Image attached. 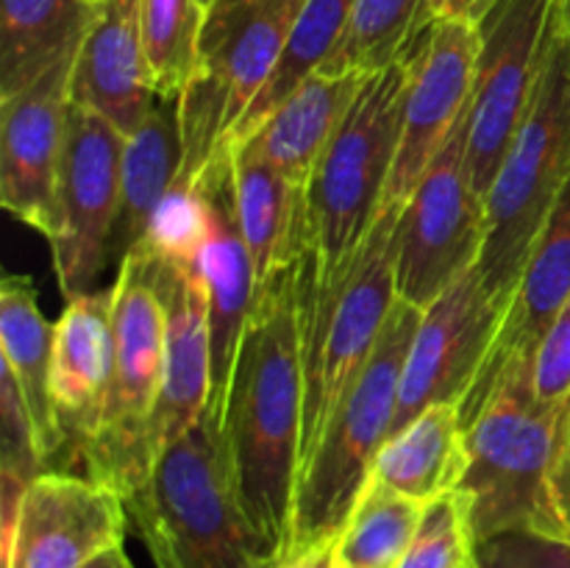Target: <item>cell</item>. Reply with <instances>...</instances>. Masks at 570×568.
Returning <instances> with one entry per match:
<instances>
[{
  "label": "cell",
  "instance_id": "cell-30",
  "mask_svg": "<svg viewBox=\"0 0 570 568\" xmlns=\"http://www.w3.org/2000/svg\"><path fill=\"white\" fill-rule=\"evenodd\" d=\"M426 505L367 479L337 538L340 568H395L410 549Z\"/></svg>",
  "mask_w": 570,
  "mask_h": 568
},
{
  "label": "cell",
  "instance_id": "cell-39",
  "mask_svg": "<svg viewBox=\"0 0 570 568\" xmlns=\"http://www.w3.org/2000/svg\"><path fill=\"white\" fill-rule=\"evenodd\" d=\"M87 568H137V566H134L131 557L126 555V549H122V546H115V549H109V551H104L100 557H95Z\"/></svg>",
  "mask_w": 570,
  "mask_h": 568
},
{
  "label": "cell",
  "instance_id": "cell-24",
  "mask_svg": "<svg viewBox=\"0 0 570 568\" xmlns=\"http://www.w3.org/2000/svg\"><path fill=\"white\" fill-rule=\"evenodd\" d=\"M53 323L39 310V290L31 276L6 273L0 278V360L11 368L37 429L42 460L67 449V434L50 393Z\"/></svg>",
  "mask_w": 570,
  "mask_h": 568
},
{
  "label": "cell",
  "instance_id": "cell-10",
  "mask_svg": "<svg viewBox=\"0 0 570 568\" xmlns=\"http://www.w3.org/2000/svg\"><path fill=\"white\" fill-rule=\"evenodd\" d=\"M557 0H495L476 22L479 59L468 109L465 161L488 198L493 178L532 106L546 65Z\"/></svg>",
  "mask_w": 570,
  "mask_h": 568
},
{
  "label": "cell",
  "instance_id": "cell-36",
  "mask_svg": "<svg viewBox=\"0 0 570 568\" xmlns=\"http://www.w3.org/2000/svg\"><path fill=\"white\" fill-rule=\"evenodd\" d=\"M534 393L543 404H557L570 395V298L534 356Z\"/></svg>",
  "mask_w": 570,
  "mask_h": 568
},
{
  "label": "cell",
  "instance_id": "cell-5",
  "mask_svg": "<svg viewBox=\"0 0 570 568\" xmlns=\"http://www.w3.org/2000/svg\"><path fill=\"white\" fill-rule=\"evenodd\" d=\"M570 182V37L557 3L532 106L501 161L488 198L479 276L501 312L510 306L529 251Z\"/></svg>",
  "mask_w": 570,
  "mask_h": 568
},
{
  "label": "cell",
  "instance_id": "cell-2",
  "mask_svg": "<svg viewBox=\"0 0 570 568\" xmlns=\"http://www.w3.org/2000/svg\"><path fill=\"white\" fill-rule=\"evenodd\" d=\"M401 204H387L343 273L317 278L309 256L298 259V321L304 360V427L298 471L321 443L328 421L360 382L399 301Z\"/></svg>",
  "mask_w": 570,
  "mask_h": 568
},
{
  "label": "cell",
  "instance_id": "cell-3",
  "mask_svg": "<svg viewBox=\"0 0 570 568\" xmlns=\"http://www.w3.org/2000/svg\"><path fill=\"white\" fill-rule=\"evenodd\" d=\"M220 407L159 454L148 482L126 499L156 568H271L228 477Z\"/></svg>",
  "mask_w": 570,
  "mask_h": 568
},
{
  "label": "cell",
  "instance_id": "cell-19",
  "mask_svg": "<svg viewBox=\"0 0 570 568\" xmlns=\"http://www.w3.org/2000/svg\"><path fill=\"white\" fill-rule=\"evenodd\" d=\"M206 198H209V237L198 256L200 284L209 301L212 329V399L223 410L228 379L237 360L239 340L256 298V273L248 245L237 223L232 182V156L228 148L200 176Z\"/></svg>",
  "mask_w": 570,
  "mask_h": 568
},
{
  "label": "cell",
  "instance_id": "cell-1",
  "mask_svg": "<svg viewBox=\"0 0 570 568\" xmlns=\"http://www.w3.org/2000/svg\"><path fill=\"white\" fill-rule=\"evenodd\" d=\"M301 427L304 360L295 262L256 293L220 412L234 496L271 566L289 543Z\"/></svg>",
  "mask_w": 570,
  "mask_h": 568
},
{
  "label": "cell",
  "instance_id": "cell-41",
  "mask_svg": "<svg viewBox=\"0 0 570 568\" xmlns=\"http://www.w3.org/2000/svg\"><path fill=\"white\" fill-rule=\"evenodd\" d=\"M468 568H476V557H473V562H471V566H468Z\"/></svg>",
  "mask_w": 570,
  "mask_h": 568
},
{
  "label": "cell",
  "instance_id": "cell-43",
  "mask_svg": "<svg viewBox=\"0 0 570 568\" xmlns=\"http://www.w3.org/2000/svg\"><path fill=\"white\" fill-rule=\"evenodd\" d=\"M206 3H212V0H204V6H206Z\"/></svg>",
  "mask_w": 570,
  "mask_h": 568
},
{
  "label": "cell",
  "instance_id": "cell-6",
  "mask_svg": "<svg viewBox=\"0 0 570 568\" xmlns=\"http://www.w3.org/2000/svg\"><path fill=\"white\" fill-rule=\"evenodd\" d=\"M406 76L404 56L367 76L317 161L306 189V256L323 282L348 267L382 215L401 143Z\"/></svg>",
  "mask_w": 570,
  "mask_h": 568
},
{
  "label": "cell",
  "instance_id": "cell-21",
  "mask_svg": "<svg viewBox=\"0 0 570 568\" xmlns=\"http://www.w3.org/2000/svg\"><path fill=\"white\" fill-rule=\"evenodd\" d=\"M115 373L111 287L65 301L53 323L50 393L72 454L95 432Z\"/></svg>",
  "mask_w": 570,
  "mask_h": 568
},
{
  "label": "cell",
  "instance_id": "cell-23",
  "mask_svg": "<svg viewBox=\"0 0 570 568\" xmlns=\"http://www.w3.org/2000/svg\"><path fill=\"white\" fill-rule=\"evenodd\" d=\"M365 78L312 72L248 137L289 184L306 193L323 150L348 115Z\"/></svg>",
  "mask_w": 570,
  "mask_h": 568
},
{
  "label": "cell",
  "instance_id": "cell-4",
  "mask_svg": "<svg viewBox=\"0 0 570 568\" xmlns=\"http://www.w3.org/2000/svg\"><path fill=\"white\" fill-rule=\"evenodd\" d=\"M568 399L557 404L538 399L532 360L501 373L468 427V473L460 490L471 501L476 543L518 529L568 540L551 490Z\"/></svg>",
  "mask_w": 570,
  "mask_h": 568
},
{
  "label": "cell",
  "instance_id": "cell-12",
  "mask_svg": "<svg viewBox=\"0 0 570 568\" xmlns=\"http://www.w3.org/2000/svg\"><path fill=\"white\" fill-rule=\"evenodd\" d=\"M0 488V568H87L126 540V501L95 479L45 471Z\"/></svg>",
  "mask_w": 570,
  "mask_h": 568
},
{
  "label": "cell",
  "instance_id": "cell-8",
  "mask_svg": "<svg viewBox=\"0 0 570 568\" xmlns=\"http://www.w3.org/2000/svg\"><path fill=\"white\" fill-rule=\"evenodd\" d=\"M304 0H212L198 61L178 98L181 176L200 178L226 150L287 50Z\"/></svg>",
  "mask_w": 570,
  "mask_h": 568
},
{
  "label": "cell",
  "instance_id": "cell-22",
  "mask_svg": "<svg viewBox=\"0 0 570 568\" xmlns=\"http://www.w3.org/2000/svg\"><path fill=\"white\" fill-rule=\"evenodd\" d=\"M237 223L256 273V293L306 251V193L289 184L250 137L226 145Z\"/></svg>",
  "mask_w": 570,
  "mask_h": 568
},
{
  "label": "cell",
  "instance_id": "cell-17",
  "mask_svg": "<svg viewBox=\"0 0 570 568\" xmlns=\"http://www.w3.org/2000/svg\"><path fill=\"white\" fill-rule=\"evenodd\" d=\"M145 276L165 306V368L150 418V440L156 454L200 421L212 399V329L209 301L198 271L173 267L167 262L142 259Z\"/></svg>",
  "mask_w": 570,
  "mask_h": 568
},
{
  "label": "cell",
  "instance_id": "cell-40",
  "mask_svg": "<svg viewBox=\"0 0 570 568\" xmlns=\"http://www.w3.org/2000/svg\"><path fill=\"white\" fill-rule=\"evenodd\" d=\"M560 3V14H562V22H566V31L570 37V0H557Z\"/></svg>",
  "mask_w": 570,
  "mask_h": 568
},
{
  "label": "cell",
  "instance_id": "cell-20",
  "mask_svg": "<svg viewBox=\"0 0 570 568\" xmlns=\"http://www.w3.org/2000/svg\"><path fill=\"white\" fill-rule=\"evenodd\" d=\"M72 104L87 106L131 134L159 104L145 59L139 0H104L78 48L70 81Z\"/></svg>",
  "mask_w": 570,
  "mask_h": 568
},
{
  "label": "cell",
  "instance_id": "cell-44",
  "mask_svg": "<svg viewBox=\"0 0 570 568\" xmlns=\"http://www.w3.org/2000/svg\"><path fill=\"white\" fill-rule=\"evenodd\" d=\"M334 568H340V566H337V562H334Z\"/></svg>",
  "mask_w": 570,
  "mask_h": 568
},
{
  "label": "cell",
  "instance_id": "cell-35",
  "mask_svg": "<svg viewBox=\"0 0 570 568\" xmlns=\"http://www.w3.org/2000/svg\"><path fill=\"white\" fill-rule=\"evenodd\" d=\"M476 568H570V540L540 532H501L476 543Z\"/></svg>",
  "mask_w": 570,
  "mask_h": 568
},
{
  "label": "cell",
  "instance_id": "cell-27",
  "mask_svg": "<svg viewBox=\"0 0 570 568\" xmlns=\"http://www.w3.org/2000/svg\"><path fill=\"white\" fill-rule=\"evenodd\" d=\"M95 14L89 0H0V98L76 56Z\"/></svg>",
  "mask_w": 570,
  "mask_h": 568
},
{
  "label": "cell",
  "instance_id": "cell-31",
  "mask_svg": "<svg viewBox=\"0 0 570 568\" xmlns=\"http://www.w3.org/2000/svg\"><path fill=\"white\" fill-rule=\"evenodd\" d=\"M204 0H139L145 59L159 100H178L198 61Z\"/></svg>",
  "mask_w": 570,
  "mask_h": 568
},
{
  "label": "cell",
  "instance_id": "cell-42",
  "mask_svg": "<svg viewBox=\"0 0 570 568\" xmlns=\"http://www.w3.org/2000/svg\"><path fill=\"white\" fill-rule=\"evenodd\" d=\"M89 3H95V6H98V3H104V0H89Z\"/></svg>",
  "mask_w": 570,
  "mask_h": 568
},
{
  "label": "cell",
  "instance_id": "cell-9",
  "mask_svg": "<svg viewBox=\"0 0 570 568\" xmlns=\"http://www.w3.org/2000/svg\"><path fill=\"white\" fill-rule=\"evenodd\" d=\"M115 315V373L95 432L78 445L83 477L106 484L122 501L154 473L159 454L150 440V418L165 368V306L142 265L131 256L111 284Z\"/></svg>",
  "mask_w": 570,
  "mask_h": 568
},
{
  "label": "cell",
  "instance_id": "cell-13",
  "mask_svg": "<svg viewBox=\"0 0 570 568\" xmlns=\"http://www.w3.org/2000/svg\"><path fill=\"white\" fill-rule=\"evenodd\" d=\"M126 134L87 106L70 104L59 176L61 234L50 243L65 301L95 290L109 267V237L120 200Z\"/></svg>",
  "mask_w": 570,
  "mask_h": 568
},
{
  "label": "cell",
  "instance_id": "cell-25",
  "mask_svg": "<svg viewBox=\"0 0 570 568\" xmlns=\"http://www.w3.org/2000/svg\"><path fill=\"white\" fill-rule=\"evenodd\" d=\"M184 161L178 100H159L145 123L126 134L120 165V200L109 237V265H122L139 245L161 195L176 182Z\"/></svg>",
  "mask_w": 570,
  "mask_h": 568
},
{
  "label": "cell",
  "instance_id": "cell-14",
  "mask_svg": "<svg viewBox=\"0 0 570 568\" xmlns=\"http://www.w3.org/2000/svg\"><path fill=\"white\" fill-rule=\"evenodd\" d=\"M479 59L476 22L434 17L404 50L406 95L401 143L384 206L410 200L438 150L471 109Z\"/></svg>",
  "mask_w": 570,
  "mask_h": 568
},
{
  "label": "cell",
  "instance_id": "cell-18",
  "mask_svg": "<svg viewBox=\"0 0 570 568\" xmlns=\"http://www.w3.org/2000/svg\"><path fill=\"white\" fill-rule=\"evenodd\" d=\"M570 298V182L562 189L554 212L546 221L543 232L534 239L529 251L527 267H523L518 287L512 293L510 306L501 317L499 334L490 345L484 365L476 382L468 390L465 401L460 404L465 432L482 407L488 404L495 382L510 365L538 356L540 343L549 334L551 323L562 312Z\"/></svg>",
  "mask_w": 570,
  "mask_h": 568
},
{
  "label": "cell",
  "instance_id": "cell-34",
  "mask_svg": "<svg viewBox=\"0 0 570 568\" xmlns=\"http://www.w3.org/2000/svg\"><path fill=\"white\" fill-rule=\"evenodd\" d=\"M0 471H3L0 477H14L26 484L48 471V462L39 451L33 418L14 373L3 360H0Z\"/></svg>",
  "mask_w": 570,
  "mask_h": 568
},
{
  "label": "cell",
  "instance_id": "cell-29",
  "mask_svg": "<svg viewBox=\"0 0 570 568\" xmlns=\"http://www.w3.org/2000/svg\"><path fill=\"white\" fill-rule=\"evenodd\" d=\"M354 3L356 0H304V9H301L298 20H295L287 50H284L282 61H278L276 72L265 84V89L254 100L250 111L245 115V120L239 123V128L228 143L254 134L312 72H317L326 65L328 56L337 50L345 28H348Z\"/></svg>",
  "mask_w": 570,
  "mask_h": 568
},
{
  "label": "cell",
  "instance_id": "cell-15",
  "mask_svg": "<svg viewBox=\"0 0 570 568\" xmlns=\"http://www.w3.org/2000/svg\"><path fill=\"white\" fill-rule=\"evenodd\" d=\"M504 312L484 290L479 267L462 273L421 317L399 384L395 432L432 404H462L476 382Z\"/></svg>",
  "mask_w": 570,
  "mask_h": 568
},
{
  "label": "cell",
  "instance_id": "cell-7",
  "mask_svg": "<svg viewBox=\"0 0 570 568\" xmlns=\"http://www.w3.org/2000/svg\"><path fill=\"white\" fill-rule=\"evenodd\" d=\"M421 317L423 310L395 301L360 382L345 395L321 443L298 471L293 527L284 555L337 540L348 523L351 510L371 479L373 460L393 432L401 373Z\"/></svg>",
  "mask_w": 570,
  "mask_h": 568
},
{
  "label": "cell",
  "instance_id": "cell-26",
  "mask_svg": "<svg viewBox=\"0 0 570 568\" xmlns=\"http://www.w3.org/2000/svg\"><path fill=\"white\" fill-rule=\"evenodd\" d=\"M468 473V432L460 404H432L384 440L371 479L429 505L456 490Z\"/></svg>",
  "mask_w": 570,
  "mask_h": 568
},
{
  "label": "cell",
  "instance_id": "cell-33",
  "mask_svg": "<svg viewBox=\"0 0 570 568\" xmlns=\"http://www.w3.org/2000/svg\"><path fill=\"white\" fill-rule=\"evenodd\" d=\"M476 555L471 501L465 490H449L423 510L410 549L395 568H468Z\"/></svg>",
  "mask_w": 570,
  "mask_h": 568
},
{
  "label": "cell",
  "instance_id": "cell-32",
  "mask_svg": "<svg viewBox=\"0 0 570 568\" xmlns=\"http://www.w3.org/2000/svg\"><path fill=\"white\" fill-rule=\"evenodd\" d=\"M206 237H209V198L200 187V178L195 182L178 173L176 182L156 204L148 228L131 254L195 271Z\"/></svg>",
  "mask_w": 570,
  "mask_h": 568
},
{
  "label": "cell",
  "instance_id": "cell-38",
  "mask_svg": "<svg viewBox=\"0 0 570 568\" xmlns=\"http://www.w3.org/2000/svg\"><path fill=\"white\" fill-rule=\"evenodd\" d=\"M434 17H451V20L479 22L488 14L495 0H429Z\"/></svg>",
  "mask_w": 570,
  "mask_h": 568
},
{
  "label": "cell",
  "instance_id": "cell-16",
  "mask_svg": "<svg viewBox=\"0 0 570 568\" xmlns=\"http://www.w3.org/2000/svg\"><path fill=\"white\" fill-rule=\"evenodd\" d=\"M76 56L0 98V204L48 243L61 234L59 176Z\"/></svg>",
  "mask_w": 570,
  "mask_h": 568
},
{
  "label": "cell",
  "instance_id": "cell-11",
  "mask_svg": "<svg viewBox=\"0 0 570 568\" xmlns=\"http://www.w3.org/2000/svg\"><path fill=\"white\" fill-rule=\"evenodd\" d=\"M468 115L412 189L399 221V298L426 312L462 273L479 265L488 204L473 189L465 161Z\"/></svg>",
  "mask_w": 570,
  "mask_h": 568
},
{
  "label": "cell",
  "instance_id": "cell-28",
  "mask_svg": "<svg viewBox=\"0 0 570 568\" xmlns=\"http://www.w3.org/2000/svg\"><path fill=\"white\" fill-rule=\"evenodd\" d=\"M432 20L429 0H356L337 50L317 72L373 76L387 70Z\"/></svg>",
  "mask_w": 570,
  "mask_h": 568
},
{
  "label": "cell",
  "instance_id": "cell-37",
  "mask_svg": "<svg viewBox=\"0 0 570 568\" xmlns=\"http://www.w3.org/2000/svg\"><path fill=\"white\" fill-rule=\"evenodd\" d=\"M334 562H337V540H323V543L289 551L271 568H334Z\"/></svg>",
  "mask_w": 570,
  "mask_h": 568
}]
</instances>
